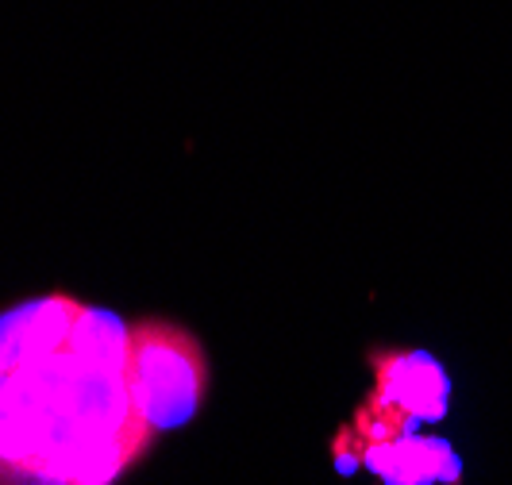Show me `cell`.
I'll return each mask as SVG.
<instances>
[{
  "label": "cell",
  "mask_w": 512,
  "mask_h": 485,
  "mask_svg": "<svg viewBox=\"0 0 512 485\" xmlns=\"http://www.w3.org/2000/svg\"><path fill=\"white\" fill-rule=\"evenodd\" d=\"M208 389V362L193 335L174 324L143 320L131 328L128 397L135 420L151 435L189 424Z\"/></svg>",
  "instance_id": "2"
},
{
  "label": "cell",
  "mask_w": 512,
  "mask_h": 485,
  "mask_svg": "<svg viewBox=\"0 0 512 485\" xmlns=\"http://www.w3.org/2000/svg\"><path fill=\"white\" fill-rule=\"evenodd\" d=\"M362 462L385 485L455 482L462 466L443 439H420V435H397V439H385V443H370Z\"/></svg>",
  "instance_id": "4"
},
{
  "label": "cell",
  "mask_w": 512,
  "mask_h": 485,
  "mask_svg": "<svg viewBox=\"0 0 512 485\" xmlns=\"http://www.w3.org/2000/svg\"><path fill=\"white\" fill-rule=\"evenodd\" d=\"M378 389L374 401H366L359 416V432L370 443H385L397 435H409L420 420H439L447 412V374L432 355H378Z\"/></svg>",
  "instance_id": "3"
},
{
  "label": "cell",
  "mask_w": 512,
  "mask_h": 485,
  "mask_svg": "<svg viewBox=\"0 0 512 485\" xmlns=\"http://www.w3.org/2000/svg\"><path fill=\"white\" fill-rule=\"evenodd\" d=\"M131 328L108 308L0 366V485H112L151 447L128 397Z\"/></svg>",
  "instance_id": "1"
}]
</instances>
